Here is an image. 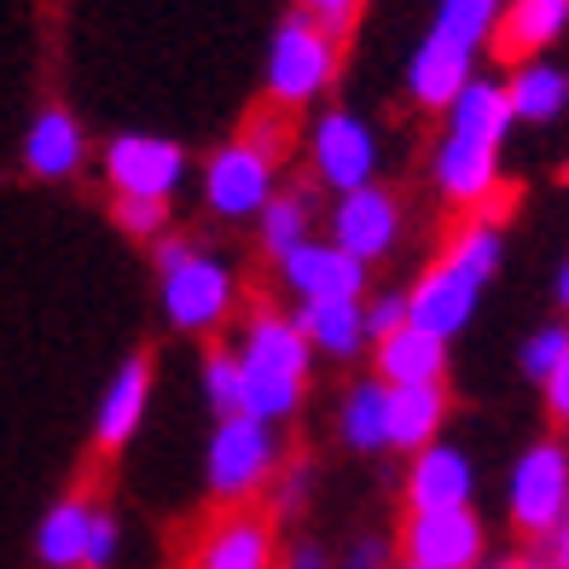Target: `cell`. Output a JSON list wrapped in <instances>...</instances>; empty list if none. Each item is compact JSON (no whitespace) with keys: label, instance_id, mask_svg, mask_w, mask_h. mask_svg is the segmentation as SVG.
Listing matches in <instances>:
<instances>
[{"label":"cell","instance_id":"14","mask_svg":"<svg viewBox=\"0 0 569 569\" xmlns=\"http://www.w3.org/2000/svg\"><path fill=\"white\" fill-rule=\"evenodd\" d=\"M192 569H273V523L262 511L232 506L227 517H216V523L203 529Z\"/></svg>","mask_w":569,"mask_h":569},{"label":"cell","instance_id":"17","mask_svg":"<svg viewBox=\"0 0 569 569\" xmlns=\"http://www.w3.org/2000/svg\"><path fill=\"white\" fill-rule=\"evenodd\" d=\"M569 23V0H506L495 18V53L506 64H529L540 47H552Z\"/></svg>","mask_w":569,"mask_h":569},{"label":"cell","instance_id":"22","mask_svg":"<svg viewBox=\"0 0 569 569\" xmlns=\"http://www.w3.org/2000/svg\"><path fill=\"white\" fill-rule=\"evenodd\" d=\"M506 88V106H511V122H558L569 111V70L547 64V59H529L511 70Z\"/></svg>","mask_w":569,"mask_h":569},{"label":"cell","instance_id":"23","mask_svg":"<svg viewBox=\"0 0 569 569\" xmlns=\"http://www.w3.org/2000/svg\"><path fill=\"white\" fill-rule=\"evenodd\" d=\"M297 331L308 349H320L331 360H349L367 343V326H360V302L355 297H326V302H302L297 308Z\"/></svg>","mask_w":569,"mask_h":569},{"label":"cell","instance_id":"21","mask_svg":"<svg viewBox=\"0 0 569 569\" xmlns=\"http://www.w3.org/2000/svg\"><path fill=\"white\" fill-rule=\"evenodd\" d=\"M471 53H453V47H442V41H430L425 36V47L412 53V64H407V93L419 99L425 111H448L453 99H459V88L471 82Z\"/></svg>","mask_w":569,"mask_h":569},{"label":"cell","instance_id":"2","mask_svg":"<svg viewBox=\"0 0 569 569\" xmlns=\"http://www.w3.org/2000/svg\"><path fill=\"white\" fill-rule=\"evenodd\" d=\"M500 268V227L471 221L465 232H453V244L425 268V279L407 291V326L430 331V338H453V331L471 326L477 302H482V284L495 279Z\"/></svg>","mask_w":569,"mask_h":569},{"label":"cell","instance_id":"36","mask_svg":"<svg viewBox=\"0 0 569 569\" xmlns=\"http://www.w3.org/2000/svg\"><path fill=\"white\" fill-rule=\"evenodd\" d=\"M284 569H326V552L320 547H297L291 558H284Z\"/></svg>","mask_w":569,"mask_h":569},{"label":"cell","instance_id":"26","mask_svg":"<svg viewBox=\"0 0 569 569\" xmlns=\"http://www.w3.org/2000/svg\"><path fill=\"white\" fill-rule=\"evenodd\" d=\"M506 0H436V23H430V41L453 47V53H471L495 36V18H500Z\"/></svg>","mask_w":569,"mask_h":569},{"label":"cell","instance_id":"25","mask_svg":"<svg viewBox=\"0 0 569 569\" xmlns=\"http://www.w3.org/2000/svg\"><path fill=\"white\" fill-rule=\"evenodd\" d=\"M338 430H343V442H349L355 453L390 448V390H383L378 378L355 383V390L343 396V419H338Z\"/></svg>","mask_w":569,"mask_h":569},{"label":"cell","instance_id":"5","mask_svg":"<svg viewBox=\"0 0 569 569\" xmlns=\"http://www.w3.org/2000/svg\"><path fill=\"white\" fill-rule=\"evenodd\" d=\"M338 76V36H326L308 12H291L268 47V99L273 106H308Z\"/></svg>","mask_w":569,"mask_h":569},{"label":"cell","instance_id":"8","mask_svg":"<svg viewBox=\"0 0 569 569\" xmlns=\"http://www.w3.org/2000/svg\"><path fill=\"white\" fill-rule=\"evenodd\" d=\"M273 163L256 140H232L221 146L210 163H203V198L210 210L227 221H244V216H262V203L273 198Z\"/></svg>","mask_w":569,"mask_h":569},{"label":"cell","instance_id":"27","mask_svg":"<svg viewBox=\"0 0 569 569\" xmlns=\"http://www.w3.org/2000/svg\"><path fill=\"white\" fill-rule=\"evenodd\" d=\"M262 244H268V256L279 262L284 250H297L302 239H308V227H315V203H308V192H273L268 203H262Z\"/></svg>","mask_w":569,"mask_h":569},{"label":"cell","instance_id":"4","mask_svg":"<svg viewBox=\"0 0 569 569\" xmlns=\"http://www.w3.org/2000/svg\"><path fill=\"white\" fill-rule=\"evenodd\" d=\"M158 273H163V315L174 331H216L232 315V268L216 256L192 250L187 239H158Z\"/></svg>","mask_w":569,"mask_h":569},{"label":"cell","instance_id":"38","mask_svg":"<svg viewBox=\"0 0 569 569\" xmlns=\"http://www.w3.org/2000/svg\"><path fill=\"white\" fill-rule=\"evenodd\" d=\"M477 569H540L535 558H488V563H477Z\"/></svg>","mask_w":569,"mask_h":569},{"label":"cell","instance_id":"40","mask_svg":"<svg viewBox=\"0 0 569 569\" xmlns=\"http://www.w3.org/2000/svg\"><path fill=\"white\" fill-rule=\"evenodd\" d=\"M401 569H425V563H407V558H401Z\"/></svg>","mask_w":569,"mask_h":569},{"label":"cell","instance_id":"41","mask_svg":"<svg viewBox=\"0 0 569 569\" xmlns=\"http://www.w3.org/2000/svg\"><path fill=\"white\" fill-rule=\"evenodd\" d=\"M563 187H569V163H563Z\"/></svg>","mask_w":569,"mask_h":569},{"label":"cell","instance_id":"1","mask_svg":"<svg viewBox=\"0 0 569 569\" xmlns=\"http://www.w3.org/2000/svg\"><path fill=\"white\" fill-rule=\"evenodd\" d=\"M511 128V106L500 82H471L459 88V99L448 106V134L430 158V174L442 187L448 203H465V210H482L500 187V140Z\"/></svg>","mask_w":569,"mask_h":569},{"label":"cell","instance_id":"28","mask_svg":"<svg viewBox=\"0 0 569 569\" xmlns=\"http://www.w3.org/2000/svg\"><path fill=\"white\" fill-rule=\"evenodd\" d=\"M203 396H210L216 419H239L244 390H239V360H232V349H210V355H203Z\"/></svg>","mask_w":569,"mask_h":569},{"label":"cell","instance_id":"34","mask_svg":"<svg viewBox=\"0 0 569 569\" xmlns=\"http://www.w3.org/2000/svg\"><path fill=\"white\" fill-rule=\"evenodd\" d=\"M540 390H547V412H552V419L569 425V349L558 355V367L540 378Z\"/></svg>","mask_w":569,"mask_h":569},{"label":"cell","instance_id":"9","mask_svg":"<svg viewBox=\"0 0 569 569\" xmlns=\"http://www.w3.org/2000/svg\"><path fill=\"white\" fill-rule=\"evenodd\" d=\"M401 239V198L390 187H355L338 192V210H331V244L343 256H355L360 268L383 262Z\"/></svg>","mask_w":569,"mask_h":569},{"label":"cell","instance_id":"31","mask_svg":"<svg viewBox=\"0 0 569 569\" xmlns=\"http://www.w3.org/2000/svg\"><path fill=\"white\" fill-rule=\"evenodd\" d=\"M360 326H367V338H372V343H378V338H390L396 326H407V297L383 291V297H372V302H360Z\"/></svg>","mask_w":569,"mask_h":569},{"label":"cell","instance_id":"32","mask_svg":"<svg viewBox=\"0 0 569 569\" xmlns=\"http://www.w3.org/2000/svg\"><path fill=\"white\" fill-rule=\"evenodd\" d=\"M360 7H367V0H302L297 12H308L326 36H349V23L360 18Z\"/></svg>","mask_w":569,"mask_h":569},{"label":"cell","instance_id":"13","mask_svg":"<svg viewBox=\"0 0 569 569\" xmlns=\"http://www.w3.org/2000/svg\"><path fill=\"white\" fill-rule=\"evenodd\" d=\"M279 279L291 284L302 302H326V297H355L367 291V268L343 256L338 244H320V239H302L297 250L279 256Z\"/></svg>","mask_w":569,"mask_h":569},{"label":"cell","instance_id":"24","mask_svg":"<svg viewBox=\"0 0 569 569\" xmlns=\"http://www.w3.org/2000/svg\"><path fill=\"white\" fill-rule=\"evenodd\" d=\"M93 500L70 495L59 500L53 511L41 517V535H36V552L47 569H82V552H88V529H93Z\"/></svg>","mask_w":569,"mask_h":569},{"label":"cell","instance_id":"6","mask_svg":"<svg viewBox=\"0 0 569 569\" xmlns=\"http://www.w3.org/2000/svg\"><path fill=\"white\" fill-rule=\"evenodd\" d=\"M273 465H279V436L273 425L262 419H221L216 436H210V453H203V477H210V495L227 500V506H239L250 500L256 488H262L273 477Z\"/></svg>","mask_w":569,"mask_h":569},{"label":"cell","instance_id":"29","mask_svg":"<svg viewBox=\"0 0 569 569\" xmlns=\"http://www.w3.org/2000/svg\"><path fill=\"white\" fill-rule=\"evenodd\" d=\"M117 227L134 232V239H158L169 227V203L158 198H117Z\"/></svg>","mask_w":569,"mask_h":569},{"label":"cell","instance_id":"3","mask_svg":"<svg viewBox=\"0 0 569 569\" xmlns=\"http://www.w3.org/2000/svg\"><path fill=\"white\" fill-rule=\"evenodd\" d=\"M232 360H239V390H244V419H262V425H279L291 419V412L302 407V390H308V360H315V349L302 343L297 320L284 315H256L244 326L239 349H232Z\"/></svg>","mask_w":569,"mask_h":569},{"label":"cell","instance_id":"12","mask_svg":"<svg viewBox=\"0 0 569 569\" xmlns=\"http://www.w3.org/2000/svg\"><path fill=\"white\" fill-rule=\"evenodd\" d=\"M315 174L338 192H355V187H372L378 174V140L372 128L360 122L355 111H326L315 122Z\"/></svg>","mask_w":569,"mask_h":569},{"label":"cell","instance_id":"39","mask_svg":"<svg viewBox=\"0 0 569 569\" xmlns=\"http://www.w3.org/2000/svg\"><path fill=\"white\" fill-rule=\"evenodd\" d=\"M558 302H563V315H569V262H563V273H558Z\"/></svg>","mask_w":569,"mask_h":569},{"label":"cell","instance_id":"15","mask_svg":"<svg viewBox=\"0 0 569 569\" xmlns=\"http://www.w3.org/2000/svg\"><path fill=\"white\" fill-rule=\"evenodd\" d=\"M146 401H151V355H128L122 367L111 372L99 407H93V442H99V453H117L128 436L140 430Z\"/></svg>","mask_w":569,"mask_h":569},{"label":"cell","instance_id":"35","mask_svg":"<svg viewBox=\"0 0 569 569\" xmlns=\"http://www.w3.org/2000/svg\"><path fill=\"white\" fill-rule=\"evenodd\" d=\"M383 563H390V547H383V540H360L343 569H383Z\"/></svg>","mask_w":569,"mask_h":569},{"label":"cell","instance_id":"16","mask_svg":"<svg viewBox=\"0 0 569 569\" xmlns=\"http://www.w3.org/2000/svg\"><path fill=\"white\" fill-rule=\"evenodd\" d=\"M471 488L477 471L471 459L448 442H430L412 453V471H407V506L412 511H448V506H471Z\"/></svg>","mask_w":569,"mask_h":569},{"label":"cell","instance_id":"33","mask_svg":"<svg viewBox=\"0 0 569 569\" xmlns=\"http://www.w3.org/2000/svg\"><path fill=\"white\" fill-rule=\"evenodd\" d=\"M111 563H117V517H111V511H93L82 569H111Z\"/></svg>","mask_w":569,"mask_h":569},{"label":"cell","instance_id":"19","mask_svg":"<svg viewBox=\"0 0 569 569\" xmlns=\"http://www.w3.org/2000/svg\"><path fill=\"white\" fill-rule=\"evenodd\" d=\"M442 419H448V383H401V390H390V448L401 453L430 448L442 436Z\"/></svg>","mask_w":569,"mask_h":569},{"label":"cell","instance_id":"18","mask_svg":"<svg viewBox=\"0 0 569 569\" xmlns=\"http://www.w3.org/2000/svg\"><path fill=\"white\" fill-rule=\"evenodd\" d=\"M448 372V343L430 338L419 326H396L390 338H378V383H442Z\"/></svg>","mask_w":569,"mask_h":569},{"label":"cell","instance_id":"11","mask_svg":"<svg viewBox=\"0 0 569 569\" xmlns=\"http://www.w3.org/2000/svg\"><path fill=\"white\" fill-rule=\"evenodd\" d=\"M401 552H407V563H425V569H477L482 563V523L471 506L412 511L401 529Z\"/></svg>","mask_w":569,"mask_h":569},{"label":"cell","instance_id":"30","mask_svg":"<svg viewBox=\"0 0 569 569\" xmlns=\"http://www.w3.org/2000/svg\"><path fill=\"white\" fill-rule=\"evenodd\" d=\"M563 349H569V326H540L535 338L523 343V372L540 383V378L558 367V355H563Z\"/></svg>","mask_w":569,"mask_h":569},{"label":"cell","instance_id":"7","mask_svg":"<svg viewBox=\"0 0 569 569\" xmlns=\"http://www.w3.org/2000/svg\"><path fill=\"white\" fill-rule=\"evenodd\" d=\"M506 506H511V523L523 535H552L563 523L569 517V453H563V442H535L511 465Z\"/></svg>","mask_w":569,"mask_h":569},{"label":"cell","instance_id":"20","mask_svg":"<svg viewBox=\"0 0 569 569\" xmlns=\"http://www.w3.org/2000/svg\"><path fill=\"white\" fill-rule=\"evenodd\" d=\"M82 151H88L82 122H76L64 106H47V111L30 122V140H23V163H30V174H41V180H64V174L82 169Z\"/></svg>","mask_w":569,"mask_h":569},{"label":"cell","instance_id":"10","mask_svg":"<svg viewBox=\"0 0 569 569\" xmlns=\"http://www.w3.org/2000/svg\"><path fill=\"white\" fill-rule=\"evenodd\" d=\"M187 174V151L163 134H117L106 146V180L117 187V198H158L169 203V192Z\"/></svg>","mask_w":569,"mask_h":569},{"label":"cell","instance_id":"37","mask_svg":"<svg viewBox=\"0 0 569 569\" xmlns=\"http://www.w3.org/2000/svg\"><path fill=\"white\" fill-rule=\"evenodd\" d=\"M552 563H558V569H569V517L552 529Z\"/></svg>","mask_w":569,"mask_h":569}]
</instances>
